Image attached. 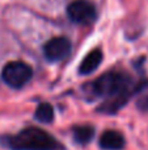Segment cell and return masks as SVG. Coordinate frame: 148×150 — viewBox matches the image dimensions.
<instances>
[{"instance_id":"obj_3","label":"cell","mask_w":148,"mask_h":150,"mask_svg":"<svg viewBox=\"0 0 148 150\" xmlns=\"http://www.w3.org/2000/svg\"><path fill=\"white\" fill-rule=\"evenodd\" d=\"M31 75H33V70L28 63L21 61H12L3 67L1 79L9 87L21 88L31 79Z\"/></svg>"},{"instance_id":"obj_4","label":"cell","mask_w":148,"mask_h":150,"mask_svg":"<svg viewBox=\"0 0 148 150\" xmlns=\"http://www.w3.org/2000/svg\"><path fill=\"white\" fill-rule=\"evenodd\" d=\"M67 15L76 24H91L96 18V9L89 1L75 0L68 5Z\"/></svg>"},{"instance_id":"obj_9","label":"cell","mask_w":148,"mask_h":150,"mask_svg":"<svg viewBox=\"0 0 148 150\" xmlns=\"http://www.w3.org/2000/svg\"><path fill=\"white\" fill-rule=\"evenodd\" d=\"M36 119L41 122H51L54 120V108L49 103H42L36 109Z\"/></svg>"},{"instance_id":"obj_2","label":"cell","mask_w":148,"mask_h":150,"mask_svg":"<svg viewBox=\"0 0 148 150\" xmlns=\"http://www.w3.org/2000/svg\"><path fill=\"white\" fill-rule=\"evenodd\" d=\"M92 91L97 96H109V98L130 93L128 79L125 74L108 73L100 76L92 84Z\"/></svg>"},{"instance_id":"obj_5","label":"cell","mask_w":148,"mask_h":150,"mask_svg":"<svg viewBox=\"0 0 148 150\" xmlns=\"http://www.w3.org/2000/svg\"><path fill=\"white\" fill-rule=\"evenodd\" d=\"M71 52V41L66 37H55L46 42L43 47L45 57L49 61H60Z\"/></svg>"},{"instance_id":"obj_10","label":"cell","mask_w":148,"mask_h":150,"mask_svg":"<svg viewBox=\"0 0 148 150\" xmlns=\"http://www.w3.org/2000/svg\"><path fill=\"white\" fill-rule=\"evenodd\" d=\"M139 107H140L142 109H144V111H148V93L144 95L143 98H140V100H139Z\"/></svg>"},{"instance_id":"obj_1","label":"cell","mask_w":148,"mask_h":150,"mask_svg":"<svg viewBox=\"0 0 148 150\" xmlns=\"http://www.w3.org/2000/svg\"><path fill=\"white\" fill-rule=\"evenodd\" d=\"M4 144L12 150H62V146L51 134L34 127L4 138Z\"/></svg>"},{"instance_id":"obj_7","label":"cell","mask_w":148,"mask_h":150,"mask_svg":"<svg viewBox=\"0 0 148 150\" xmlns=\"http://www.w3.org/2000/svg\"><path fill=\"white\" fill-rule=\"evenodd\" d=\"M101 62H102V52L98 49H96V50H93V52L88 53V54L85 55L83 62L80 63L79 71H80V74H85V75L91 74L98 67Z\"/></svg>"},{"instance_id":"obj_6","label":"cell","mask_w":148,"mask_h":150,"mask_svg":"<svg viewBox=\"0 0 148 150\" xmlns=\"http://www.w3.org/2000/svg\"><path fill=\"white\" fill-rule=\"evenodd\" d=\"M100 146L105 150H121L125 146V137L119 132L106 130L100 137Z\"/></svg>"},{"instance_id":"obj_8","label":"cell","mask_w":148,"mask_h":150,"mask_svg":"<svg viewBox=\"0 0 148 150\" xmlns=\"http://www.w3.org/2000/svg\"><path fill=\"white\" fill-rule=\"evenodd\" d=\"M94 129L89 125H80L73 129V137L79 144H88L93 138Z\"/></svg>"}]
</instances>
